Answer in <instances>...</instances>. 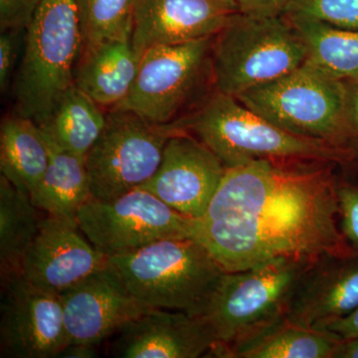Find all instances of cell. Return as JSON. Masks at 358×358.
I'll list each match as a JSON object with an SVG mask.
<instances>
[{
  "label": "cell",
  "instance_id": "6da1fadb",
  "mask_svg": "<svg viewBox=\"0 0 358 358\" xmlns=\"http://www.w3.org/2000/svg\"><path fill=\"white\" fill-rule=\"evenodd\" d=\"M255 160L227 167L195 239L225 272L278 258L352 254L339 227L338 187L324 167Z\"/></svg>",
  "mask_w": 358,
  "mask_h": 358
},
{
  "label": "cell",
  "instance_id": "7a4b0ae2",
  "mask_svg": "<svg viewBox=\"0 0 358 358\" xmlns=\"http://www.w3.org/2000/svg\"><path fill=\"white\" fill-rule=\"evenodd\" d=\"M108 268L129 293L154 308L202 317L225 273L193 238L164 239L122 255Z\"/></svg>",
  "mask_w": 358,
  "mask_h": 358
},
{
  "label": "cell",
  "instance_id": "3957f363",
  "mask_svg": "<svg viewBox=\"0 0 358 358\" xmlns=\"http://www.w3.org/2000/svg\"><path fill=\"white\" fill-rule=\"evenodd\" d=\"M173 124L196 136L226 167L262 159L333 162L345 155L329 141L296 136L279 128L234 96L219 92Z\"/></svg>",
  "mask_w": 358,
  "mask_h": 358
},
{
  "label": "cell",
  "instance_id": "277c9868",
  "mask_svg": "<svg viewBox=\"0 0 358 358\" xmlns=\"http://www.w3.org/2000/svg\"><path fill=\"white\" fill-rule=\"evenodd\" d=\"M82 40L76 0H42L25 30L14 80L18 115L42 124L73 85Z\"/></svg>",
  "mask_w": 358,
  "mask_h": 358
},
{
  "label": "cell",
  "instance_id": "5b68a950",
  "mask_svg": "<svg viewBox=\"0 0 358 358\" xmlns=\"http://www.w3.org/2000/svg\"><path fill=\"white\" fill-rule=\"evenodd\" d=\"M306 60L305 44L282 14L240 13L214 37L212 78L219 93L236 98L288 74Z\"/></svg>",
  "mask_w": 358,
  "mask_h": 358
},
{
  "label": "cell",
  "instance_id": "8992f818",
  "mask_svg": "<svg viewBox=\"0 0 358 358\" xmlns=\"http://www.w3.org/2000/svg\"><path fill=\"white\" fill-rule=\"evenodd\" d=\"M313 260L278 258L247 270L224 273L201 317L215 338L211 353L220 357L226 348L286 317L294 289Z\"/></svg>",
  "mask_w": 358,
  "mask_h": 358
},
{
  "label": "cell",
  "instance_id": "52a82bcc",
  "mask_svg": "<svg viewBox=\"0 0 358 358\" xmlns=\"http://www.w3.org/2000/svg\"><path fill=\"white\" fill-rule=\"evenodd\" d=\"M236 99L289 133L331 143L345 131L350 114L343 82L308 62Z\"/></svg>",
  "mask_w": 358,
  "mask_h": 358
},
{
  "label": "cell",
  "instance_id": "ba28073f",
  "mask_svg": "<svg viewBox=\"0 0 358 358\" xmlns=\"http://www.w3.org/2000/svg\"><path fill=\"white\" fill-rule=\"evenodd\" d=\"M181 129L157 124L133 110L114 108L85 157L93 199L110 200L140 187L157 173L167 141Z\"/></svg>",
  "mask_w": 358,
  "mask_h": 358
},
{
  "label": "cell",
  "instance_id": "9c48e42d",
  "mask_svg": "<svg viewBox=\"0 0 358 358\" xmlns=\"http://www.w3.org/2000/svg\"><path fill=\"white\" fill-rule=\"evenodd\" d=\"M76 221L87 239L107 257L129 253L160 240L195 239L197 234V220L140 187L114 199L91 197L78 211Z\"/></svg>",
  "mask_w": 358,
  "mask_h": 358
},
{
  "label": "cell",
  "instance_id": "30bf717a",
  "mask_svg": "<svg viewBox=\"0 0 358 358\" xmlns=\"http://www.w3.org/2000/svg\"><path fill=\"white\" fill-rule=\"evenodd\" d=\"M214 37L148 49L128 96L115 108L133 110L157 124L178 121L205 75L212 74Z\"/></svg>",
  "mask_w": 358,
  "mask_h": 358
},
{
  "label": "cell",
  "instance_id": "8fae6325",
  "mask_svg": "<svg viewBox=\"0 0 358 358\" xmlns=\"http://www.w3.org/2000/svg\"><path fill=\"white\" fill-rule=\"evenodd\" d=\"M0 357L55 358L69 345L59 294L21 272L0 275Z\"/></svg>",
  "mask_w": 358,
  "mask_h": 358
},
{
  "label": "cell",
  "instance_id": "7c38bea8",
  "mask_svg": "<svg viewBox=\"0 0 358 358\" xmlns=\"http://www.w3.org/2000/svg\"><path fill=\"white\" fill-rule=\"evenodd\" d=\"M226 169L199 138L181 131L167 141L157 173L140 188L179 213L199 220L206 213Z\"/></svg>",
  "mask_w": 358,
  "mask_h": 358
},
{
  "label": "cell",
  "instance_id": "4fadbf2b",
  "mask_svg": "<svg viewBox=\"0 0 358 358\" xmlns=\"http://www.w3.org/2000/svg\"><path fill=\"white\" fill-rule=\"evenodd\" d=\"M68 343L99 345L152 310L109 268L61 294Z\"/></svg>",
  "mask_w": 358,
  "mask_h": 358
},
{
  "label": "cell",
  "instance_id": "5bb4252c",
  "mask_svg": "<svg viewBox=\"0 0 358 358\" xmlns=\"http://www.w3.org/2000/svg\"><path fill=\"white\" fill-rule=\"evenodd\" d=\"M108 266V257L87 239L77 221L47 215L23 260V275L60 296Z\"/></svg>",
  "mask_w": 358,
  "mask_h": 358
},
{
  "label": "cell",
  "instance_id": "9a60e30c",
  "mask_svg": "<svg viewBox=\"0 0 358 358\" xmlns=\"http://www.w3.org/2000/svg\"><path fill=\"white\" fill-rule=\"evenodd\" d=\"M240 13L237 0H136L131 45L141 59L154 46L215 36Z\"/></svg>",
  "mask_w": 358,
  "mask_h": 358
},
{
  "label": "cell",
  "instance_id": "2e32d148",
  "mask_svg": "<svg viewBox=\"0 0 358 358\" xmlns=\"http://www.w3.org/2000/svg\"><path fill=\"white\" fill-rule=\"evenodd\" d=\"M358 308V255L322 254L296 284L287 308L292 324L313 327L343 319Z\"/></svg>",
  "mask_w": 358,
  "mask_h": 358
},
{
  "label": "cell",
  "instance_id": "e0dca14e",
  "mask_svg": "<svg viewBox=\"0 0 358 358\" xmlns=\"http://www.w3.org/2000/svg\"><path fill=\"white\" fill-rule=\"evenodd\" d=\"M112 355L122 358H197L216 341L203 317L162 308L134 320L117 334Z\"/></svg>",
  "mask_w": 358,
  "mask_h": 358
},
{
  "label": "cell",
  "instance_id": "ac0fdd59",
  "mask_svg": "<svg viewBox=\"0 0 358 358\" xmlns=\"http://www.w3.org/2000/svg\"><path fill=\"white\" fill-rule=\"evenodd\" d=\"M138 63L131 39L103 42L80 52L73 84L103 109L112 110L128 96Z\"/></svg>",
  "mask_w": 358,
  "mask_h": 358
},
{
  "label": "cell",
  "instance_id": "d6986e66",
  "mask_svg": "<svg viewBox=\"0 0 358 358\" xmlns=\"http://www.w3.org/2000/svg\"><path fill=\"white\" fill-rule=\"evenodd\" d=\"M49 164V150L38 124L17 113L0 126V169L20 192L31 196Z\"/></svg>",
  "mask_w": 358,
  "mask_h": 358
},
{
  "label": "cell",
  "instance_id": "ffe728a7",
  "mask_svg": "<svg viewBox=\"0 0 358 358\" xmlns=\"http://www.w3.org/2000/svg\"><path fill=\"white\" fill-rule=\"evenodd\" d=\"M44 138L48 145V167L30 199L47 215L76 221L78 211L92 197L85 157Z\"/></svg>",
  "mask_w": 358,
  "mask_h": 358
},
{
  "label": "cell",
  "instance_id": "44dd1931",
  "mask_svg": "<svg viewBox=\"0 0 358 358\" xmlns=\"http://www.w3.org/2000/svg\"><path fill=\"white\" fill-rule=\"evenodd\" d=\"M106 122L103 108L73 84L38 127L54 145L86 157L103 133Z\"/></svg>",
  "mask_w": 358,
  "mask_h": 358
},
{
  "label": "cell",
  "instance_id": "7402d4cb",
  "mask_svg": "<svg viewBox=\"0 0 358 358\" xmlns=\"http://www.w3.org/2000/svg\"><path fill=\"white\" fill-rule=\"evenodd\" d=\"M341 341L313 327L292 324L286 317L246 341L223 350L229 358H331Z\"/></svg>",
  "mask_w": 358,
  "mask_h": 358
},
{
  "label": "cell",
  "instance_id": "603a6c76",
  "mask_svg": "<svg viewBox=\"0 0 358 358\" xmlns=\"http://www.w3.org/2000/svg\"><path fill=\"white\" fill-rule=\"evenodd\" d=\"M301 37L308 64L341 80L358 79V31L301 15L282 14Z\"/></svg>",
  "mask_w": 358,
  "mask_h": 358
},
{
  "label": "cell",
  "instance_id": "cb8c5ba5",
  "mask_svg": "<svg viewBox=\"0 0 358 358\" xmlns=\"http://www.w3.org/2000/svg\"><path fill=\"white\" fill-rule=\"evenodd\" d=\"M30 196L0 176V275L20 272L43 218Z\"/></svg>",
  "mask_w": 358,
  "mask_h": 358
},
{
  "label": "cell",
  "instance_id": "d4e9b609",
  "mask_svg": "<svg viewBox=\"0 0 358 358\" xmlns=\"http://www.w3.org/2000/svg\"><path fill=\"white\" fill-rule=\"evenodd\" d=\"M76 3L81 51L110 40L131 38L136 0H76Z\"/></svg>",
  "mask_w": 358,
  "mask_h": 358
},
{
  "label": "cell",
  "instance_id": "484cf974",
  "mask_svg": "<svg viewBox=\"0 0 358 358\" xmlns=\"http://www.w3.org/2000/svg\"><path fill=\"white\" fill-rule=\"evenodd\" d=\"M282 14L306 16L358 31V0H289Z\"/></svg>",
  "mask_w": 358,
  "mask_h": 358
},
{
  "label": "cell",
  "instance_id": "4316f807",
  "mask_svg": "<svg viewBox=\"0 0 358 358\" xmlns=\"http://www.w3.org/2000/svg\"><path fill=\"white\" fill-rule=\"evenodd\" d=\"M338 202L341 234L352 253L358 255V188L338 187Z\"/></svg>",
  "mask_w": 358,
  "mask_h": 358
},
{
  "label": "cell",
  "instance_id": "83f0119b",
  "mask_svg": "<svg viewBox=\"0 0 358 358\" xmlns=\"http://www.w3.org/2000/svg\"><path fill=\"white\" fill-rule=\"evenodd\" d=\"M26 29H8L0 35V90L6 93L21 49L24 48Z\"/></svg>",
  "mask_w": 358,
  "mask_h": 358
},
{
  "label": "cell",
  "instance_id": "f1b7e54d",
  "mask_svg": "<svg viewBox=\"0 0 358 358\" xmlns=\"http://www.w3.org/2000/svg\"><path fill=\"white\" fill-rule=\"evenodd\" d=\"M42 0H0V28L26 29Z\"/></svg>",
  "mask_w": 358,
  "mask_h": 358
},
{
  "label": "cell",
  "instance_id": "f546056e",
  "mask_svg": "<svg viewBox=\"0 0 358 358\" xmlns=\"http://www.w3.org/2000/svg\"><path fill=\"white\" fill-rule=\"evenodd\" d=\"M313 329L333 334L339 341H348L358 336V308L343 319L329 320L313 327Z\"/></svg>",
  "mask_w": 358,
  "mask_h": 358
},
{
  "label": "cell",
  "instance_id": "4dcf8cb0",
  "mask_svg": "<svg viewBox=\"0 0 358 358\" xmlns=\"http://www.w3.org/2000/svg\"><path fill=\"white\" fill-rule=\"evenodd\" d=\"M242 13L251 15H280L284 13L289 0H237Z\"/></svg>",
  "mask_w": 358,
  "mask_h": 358
},
{
  "label": "cell",
  "instance_id": "1f68e13d",
  "mask_svg": "<svg viewBox=\"0 0 358 358\" xmlns=\"http://www.w3.org/2000/svg\"><path fill=\"white\" fill-rule=\"evenodd\" d=\"M96 345L86 343H71L59 353L61 358H95L98 357Z\"/></svg>",
  "mask_w": 358,
  "mask_h": 358
},
{
  "label": "cell",
  "instance_id": "d6a6232c",
  "mask_svg": "<svg viewBox=\"0 0 358 358\" xmlns=\"http://www.w3.org/2000/svg\"><path fill=\"white\" fill-rule=\"evenodd\" d=\"M331 358H358V336L341 341L334 348Z\"/></svg>",
  "mask_w": 358,
  "mask_h": 358
},
{
  "label": "cell",
  "instance_id": "836d02e7",
  "mask_svg": "<svg viewBox=\"0 0 358 358\" xmlns=\"http://www.w3.org/2000/svg\"><path fill=\"white\" fill-rule=\"evenodd\" d=\"M355 87L353 91L350 95V117L352 119L355 128L358 131V79L355 80Z\"/></svg>",
  "mask_w": 358,
  "mask_h": 358
}]
</instances>
